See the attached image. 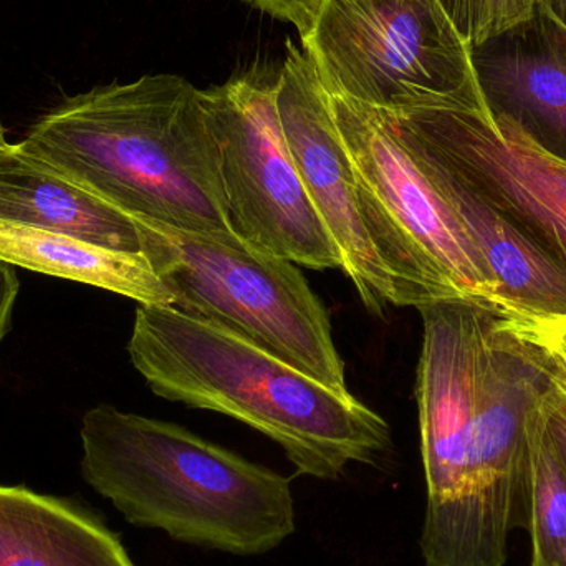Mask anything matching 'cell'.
Masks as SVG:
<instances>
[{
	"instance_id": "obj_1",
	"label": "cell",
	"mask_w": 566,
	"mask_h": 566,
	"mask_svg": "<svg viewBox=\"0 0 566 566\" xmlns=\"http://www.w3.org/2000/svg\"><path fill=\"white\" fill-rule=\"evenodd\" d=\"M19 146L129 218L238 235L201 90L185 76L145 75L70 96Z\"/></svg>"
},
{
	"instance_id": "obj_2",
	"label": "cell",
	"mask_w": 566,
	"mask_h": 566,
	"mask_svg": "<svg viewBox=\"0 0 566 566\" xmlns=\"http://www.w3.org/2000/svg\"><path fill=\"white\" fill-rule=\"evenodd\" d=\"M129 358L168 401L231 416L281 446L296 474L336 481L391 449L388 422L275 353L172 305H138Z\"/></svg>"
},
{
	"instance_id": "obj_3",
	"label": "cell",
	"mask_w": 566,
	"mask_h": 566,
	"mask_svg": "<svg viewBox=\"0 0 566 566\" xmlns=\"http://www.w3.org/2000/svg\"><path fill=\"white\" fill-rule=\"evenodd\" d=\"M80 436L86 484L136 527L242 557L295 532L289 479L182 426L99 405Z\"/></svg>"
},
{
	"instance_id": "obj_4",
	"label": "cell",
	"mask_w": 566,
	"mask_h": 566,
	"mask_svg": "<svg viewBox=\"0 0 566 566\" xmlns=\"http://www.w3.org/2000/svg\"><path fill=\"white\" fill-rule=\"evenodd\" d=\"M328 96L363 224L391 283L392 306L464 300L499 315L501 293L484 259L382 113Z\"/></svg>"
},
{
	"instance_id": "obj_5",
	"label": "cell",
	"mask_w": 566,
	"mask_h": 566,
	"mask_svg": "<svg viewBox=\"0 0 566 566\" xmlns=\"http://www.w3.org/2000/svg\"><path fill=\"white\" fill-rule=\"evenodd\" d=\"M172 306L218 323L338 391H349L332 323L298 265L239 235L135 219Z\"/></svg>"
},
{
	"instance_id": "obj_6",
	"label": "cell",
	"mask_w": 566,
	"mask_h": 566,
	"mask_svg": "<svg viewBox=\"0 0 566 566\" xmlns=\"http://www.w3.org/2000/svg\"><path fill=\"white\" fill-rule=\"evenodd\" d=\"M300 42L332 95L391 113L485 105L441 0H323Z\"/></svg>"
},
{
	"instance_id": "obj_7",
	"label": "cell",
	"mask_w": 566,
	"mask_h": 566,
	"mask_svg": "<svg viewBox=\"0 0 566 566\" xmlns=\"http://www.w3.org/2000/svg\"><path fill=\"white\" fill-rule=\"evenodd\" d=\"M201 95L218 142L232 231L293 264L343 271L286 146L275 80L242 75Z\"/></svg>"
},
{
	"instance_id": "obj_8",
	"label": "cell",
	"mask_w": 566,
	"mask_h": 566,
	"mask_svg": "<svg viewBox=\"0 0 566 566\" xmlns=\"http://www.w3.org/2000/svg\"><path fill=\"white\" fill-rule=\"evenodd\" d=\"M548 381L527 346L489 315L479 361L468 478L449 566H505L527 528V419Z\"/></svg>"
},
{
	"instance_id": "obj_9",
	"label": "cell",
	"mask_w": 566,
	"mask_h": 566,
	"mask_svg": "<svg viewBox=\"0 0 566 566\" xmlns=\"http://www.w3.org/2000/svg\"><path fill=\"white\" fill-rule=\"evenodd\" d=\"M379 112L399 138L481 196L566 275L565 156L488 105Z\"/></svg>"
},
{
	"instance_id": "obj_10",
	"label": "cell",
	"mask_w": 566,
	"mask_h": 566,
	"mask_svg": "<svg viewBox=\"0 0 566 566\" xmlns=\"http://www.w3.org/2000/svg\"><path fill=\"white\" fill-rule=\"evenodd\" d=\"M418 310L424 332L416 399L428 492L421 552L424 566H449L468 478L479 361L491 312L464 300H441Z\"/></svg>"
},
{
	"instance_id": "obj_11",
	"label": "cell",
	"mask_w": 566,
	"mask_h": 566,
	"mask_svg": "<svg viewBox=\"0 0 566 566\" xmlns=\"http://www.w3.org/2000/svg\"><path fill=\"white\" fill-rule=\"evenodd\" d=\"M275 103L303 188L342 255V272L363 305L382 315L392 305L391 283L363 224L352 161L328 92L308 53L290 40L275 78Z\"/></svg>"
},
{
	"instance_id": "obj_12",
	"label": "cell",
	"mask_w": 566,
	"mask_h": 566,
	"mask_svg": "<svg viewBox=\"0 0 566 566\" xmlns=\"http://www.w3.org/2000/svg\"><path fill=\"white\" fill-rule=\"evenodd\" d=\"M485 105L566 158V29L544 7L471 46Z\"/></svg>"
},
{
	"instance_id": "obj_13",
	"label": "cell",
	"mask_w": 566,
	"mask_h": 566,
	"mask_svg": "<svg viewBox=\"0 0 566 566\" xmlns=\"http://www.w3.org/2000/svg\"><path fill=\"white\" fill-rule=\"evenodd\" d=\"M399 142L458 216L472 244L484 259L501 293V312L495 316H565L564 272L527 235L444 166L405 139L399 138Z\"/></svg>"
},
{
	"instance_id": "obj_14",
	"label": "cell",
	"mask_w": 566,
	"mask_h": 566,
	"mask_svg": "<svg viewBox=\"0 0 566 566\" xmlns=\"http://www.w3.org/2000/svg\"><path fill=\"white\" fill-rule=\"evenodd\" d=\"M0 222L60 232L109 251L143 254L135 219L50 171L19 143L0 146Z\"/></svg>"
},
{
	"instance_id": "obj_15",
	"label": "cell",
	"mask_w": 566,
	"mask_h": 566,
	"mask_svg": "<svg viewBox=\"0 0 566 566\" xmlns=\"http://www.w3.org/2000/svg\"><path fill=\"white\" fill-rule=\"evenodd\" d=\"M0 566H136L118 534L69 499L0 484Z\"/></svg>"
},
{
	"instance_id": "obj_16",
	"label": "cell",
	"mask_w": 566,
	"mask_h": 566,
	"mask_svg": "<svg viewBox=\"0 0 566 566\" xmlns=\"http://www.w3.org/2000/svg\"><path fill=\"white\" fill-rule=\"evenodd\" d=\"M0 261L109 290L139 305L175 303L145 255L109 251L60 232L0 222Z\"/></svg>"
},
{
	"instance_id": "obj_17",
	"label": "cell",
	"mask_w": 566,
	"mask_h": 566,
	"mask_svg": "<svg viewBox=\"0 0 566 566\" xmlns=\"http://www.w3.org/2000/svg\"><path fill=\"white\" fill-rule=\"evenodd\" d=\"M544 392L527 419V531L532 538V566H566V472L548 432L542 405Z\"/></svg>"
},
{
	"instance_id": "obj_18",
	"label": "cell",
	"mask_w": 566,
	"mask_h": 566,
	"mask_svg": "<svg viewBox=\"0 0 566 566\" xmlns=\"http://www.w3.org/2000/svg\"><path fill=\"white\" fill-rule=\"evenodd\" d=\"M537 359L548 385L566 398V315L495 316Z\"/></svg>"
},
{
	"instance_id": "obj_19",
	"label": "cell",
	"mask_w": 566,
	"mask_h": 566,
	"mask_svg": "<svg viewBox=\"0 0 566 566\" xmlns=\"http://www.w3.org/2000/svg\"><path fill=\"white\" fill-rule=\"evenodd\" d=\"M242 2L295 27L302 39L315 23L323 0H242Z\"/></svg>"
},
{
	"instance_id": "obj_20",
	"label": "cell",
	"mask_w": 566,
	"mask_h": 566,
	"mask_svg": "<svg viewBox=\"0 0 566 566\" xmlns=\"http://www.w3.org/2000/svg\"><path fill=\"white\" fill-rule=\"evenodd\" d=\"M548 432L566 472V398L548 385L542 398Z\"/></svg>"
},
{
	"instance_id": "obj_21",
	"label": "cell",
	"mask_w": 566,
	"mask_h": 566,
	"mask_svg": "<svg viewBox=\"0 0 566 566\" xmlns=\"http://www.w3.org/2000/svg\"><path fill=\"white\" fill-rule=\"evenodd\" d=\"M19 279L7 262L0 261V343L10 329L13 305L19 295Z\"/></svg>"
},
{
	"instance_id": "obj_22",
	"label": "cell",
	"mask_w": 566,
	"mask_h": 566,
	"mask_svg": "<svg viewBox=\"0 0 566 566\" xmlns=\"http://www.w3.org/2000/svg\"><path fill=\"white\" fill-rule=\"evenodd\" d=\"M538 6L544 7L566 29V0H538Z\"/></svg>"
},
{
	"instance_id": "obj_23",
	"label": "cell",
	"mask_w": 566,
	"mask_h": 566,
	"mask_svg": "<svg viewBox=\"0 0 566 566\" xmlns=\"http://www.w3.org/2000/svg\"><path fill=\"white\" fill-rule=\"evenodd\" d=\"M6 132H3L2 119H0V146L6 145Z\"/></svg>"
}]
</instances>
